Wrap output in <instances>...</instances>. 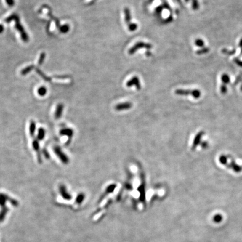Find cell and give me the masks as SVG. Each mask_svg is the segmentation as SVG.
<instances>
[{
	"label": "cell",
	"mask_w": 242,
	"mask_h": 242,
	"mask_svg": "<svg viewBox=\"0 0 242 242\" xmlns=\"http://www.w3.org/2000/svg\"><path fill=\"white\" fill-rule=\"evenodd\" d=\"M176 95H191L193 98L198 99L201 96V92L200 90L195 89V90H183V89H177L175 91Z\"/></svg>",
	"instance_id": "6da1fadb"
},
{
	"label": "cell",
	"mask_w": 242,
	"mask_h": 242,
	"mask_svg": "<svg viewBox=\"0 0 242 242\" xmlns=\"http://www.w3.org/2000/svg\"><path fill=\"white\" fill-rule=\"evenodd\" d=\"M225 166L235 173H240L242 172V165L237 164L233 157L230 155H227V161Z\"/></svg>",
	"instance_id": "7a4b0ae2"
},
{
	"label": "cell",
	"mask_w": 242,
	"mask_h": 242,
	"mask_svg": "<svg viewBox=\"0 0 242 242\" xmlns=\"http://www.w3.org/2000/svg\"><path fill=\"white\" fill-rule=\"evenodd\" d=\"M14 21H15L16 29L20 33L22 39L25 42H28L29 41V37L28 36V34L26 33L23 27L21 25L18 16L16 15L14 19Z\"/></svg>",
	"instance_id": "3957f363"
},
{
	"label": "cell",
	"mask_w": 242,
	"mask_h": 242,
	"mask_svg": "<svg viewBox=\"0 0 242 242\" xmlns=\"http://www.w3.org/2000/svg\"><path fill=\"white\" fill-rule=\"evenodd\" d=\"M53 150L55 151V153L58 156V158L62 161V163L65 164H67L69 163V159L68 156L62 151L60 147L56 146L53 148Z\"/></svg>",
	"instance_id": "277c9868"
},
{
	"label": "cell",
	"mask_w": 242,
	"mask_h": 242,
	"mask_svg": "<svg viewBox=\"0 0 242 242\" xmlns=\"http://www.w3.org/2000/svg\"><path fill=\"white\" fill-rule=\"evenodd\" d=\"M141 48H145L148 49H149L152 48V46L149 43H146L144 42H138L129 50V55H133L134 52H136L139 49H140Z\"/></svg>",
	"instance_id": "5b68a950"
},
{
	"label": "cell",
	"mask_w": 242,
	"mask_h": 242,
	"mask_svg": "<svg viewBox=\"0 0 242 242\" xmlns=\"http://www.w3.org/2000/svg\"><path fill=\"white\" fill-rule=\"evenodd\" d=\"M204 134H205V132H204V131H200L199 132H198V133L195 136V138H194L193 141V142H192V146H191V149H192V150H193V151L195 150L196 149V148H197V147L198 145H200V144H201V139H202L203 136L204 135Z\"/></svg>",
	"instance_id": "8992f818"
},
{
	"label": "cell",
	"mask_w": 242,
	"mask_h": 242,
	"mask_svg": "<svg viewBox=\"0 0 242 242\" xmlns=\"http://www.w3.org/2000/svg\"><path fill=\"white\" fill-rule=\"evenodd\" d=\"M132 107V103L130 102H124V103H119L115 106V109L117 111H122L126 110L131 108Z\"/></svg>",
	"instance_id": "52a82bcc"
},
{
	"label": "cell",
	"mask_w": 242,
	"mask_h": 242,
	"mask_svg": "<svg viewBox=\"0 0 242 242\" xmlns=\"http://www.w3.org/2000/svg\"><path fill=\"white\" fill-rule=\"evenodd\" d=\"M60 192L62 198L66 200H70L72 198L71 195L68 192L66 187L64 185H61L59 187Z\"/></svg>",
	"instance_id": "ba28073f"
},
{
	"label": "cell",
	"mask_w": 242,
	"mask_h": 242,
	"mask_svg": "<svg viewBox=\"0 0 242 242\" xmlns=\"http://www.w3.org/2000/svg\"><path fill=\"white\" fill-rule=\"evenodd\" d=\"M33 148L34 150L37 152L38 153V160L39 163H41V153H40V146H39V141L37 139H35L33 140Z\"/></svg>",
	"instance_id": "9c48e42d"
},
{
	"label": "cell",
	"mask_w": 242,
	"mask_h": 242,
	"mask_svg": "<svg viewBox=\"0 0 242 242\" xmlns=\"http://www.w3.org/2000/svg\"><path fill=\"white\" fill-rule=\"evenodd\" d=\"M126 85L128 87H131L132 86H135L137 89L140 90L141 88L140 83L139 79V78L136 76L133 77L132 79L129 80L127 83H126Z\"/></svg>",
	"instance_id": "30bf717a"
},
{
	"label": "cell",
	"mask_w": 242,
	"mask_h": 242,
	"mask_svg": "<svg viewBox=\"0 0 242 242\" xmlns=\"http://www.w3.org/2000/svg\"><path fill=\"white\" fill-rule=\"evenodd\" d=\"M64 109V105L62 104H59L57 106L55 117L56 119H60L62 116L63 111Z\"/></svg>",
	"instance_id": "8fae6325"
},
{
	"label": "cell",
	"mask_w": 242,
	"mask_h": 242,
	"mask_svg": "<svg viewBox=\"0 0 242 242\" xmlns=\"http://www.w3.org/2000/svg\"><path fill=\"white\" fill-rule=\"evenodd\" d=\"M9 210V208L6 206L1 207V210L0 211V222L4 221Z\"/></svg>",
	"instance_id": "7c38bea8"
},
{
	"label": "cell",
	"mask_w": 242,
	"mask_h": 242,
	"mask_svg": "<svg viewBox=\"0 0 242 242\" xmlns=\"http://www.w3.org/2000/svg\"><path fill=\"white\" fill-rule=\"evenodd\" d=\"M60 134L61 135L66 136L68 137H72L73 134V131L72 129H68V128L63 129L61 130Z\"/></svg>",
	"instance_id": "4fadbf2b"
},
{
	"label": "cell",
	"mask_w": 242,
	"mask_h": 242,
	"mask_svg": "<svg viewBox=\"0 0 242 242\" xmlns=\"http://www.w3.org/2000/svg\"><path fill=\"white\" fill-rule=\"evenodd\" d=\"M10 197L4 193H0V206L4 207L6 206L7 201H9Z\"/></svg>",
	"instance_id": "5bb4252c"
},
{
	"label": "cell",
	"mask_w": 242,
	"mask_h": 242,
	"mask_svg": "<svg viewBox=\"0 0 242 242\" xmlns=\"http://www.w3.org/2000/svg\"><path fill=\"white\" fill-rule=\"evenodd\" d=\"M36 129V124L34 121H31L29 125V134L31 137H33Z\"/></svg>",
	"instance_id": "9a60e30c"
},
{
	"label": "cell",
	"mask_w": 242,
	"mask_h": 242,
	"mask_svg": "<svg viewBox=\"0 0 242 242\" xmlns=\"http://www.w3.org/2000/svg\"><path fill=\"white\" fill-rule=\"evenodd\" d=\"M45 135H46V131L44 130V129L43 128H39L38 129L36 139L39 141L43 140L45 137Z\"/></svg>",
	"instance_id": "2e32d148"
},
{
	"label": "cell",
	"mask_w": 242,
	"mask_h": 242,
	"mask_svg": "<svg viewBox=\"0 0 242 242\" xmlns=\"http://www.w3.org/2000/svg\"><path fill=\"white\" fill-rule=\"evenodd\" d=\"M124 12V15H125V21L127 24H129L130 23L129 21H131L130 11L128 8H125Z\"/></svg>",
	"instance_id": "e0dca14e"
},
{
	"label": "cell",
	"mask_w": 242,
	"mask_h": 242,
	"mask_svg": "<svg viewBox=\"0 0 242 242\" xmlns=\"http://www.w3.org/2000/svg\"><path fill=\"white\" fill-rule=\"evenodd\" d=\"M34 66L33 65H30L28 67H25L21 71V74L23 75H25L32 71L34 69Z\"/></svg>",
	"instance_id": "ac0fdd59"
},
{
	"label": "cell",
	"mask_w": 242,
	"mask_h": 242,
	"mask_svg": "<svg viewBox=\"0 0 242 242\" xmlns=\"http://www.w3.org/2000/svg\"><path fill=\"white\" fill-rule=\"evenodd\" d=\"M36 72H37L44 80H45L47 81H51V78H50V77H47L46 75L43 72H42L40 69H39L38 68H36Z\"/></svg>",
	"instance_id": "d6986e66"
},
{
	"label": "cell",
	"mask_w": 242,
	"mask_h": 242,
	"mask_svg": "<svg viewBox=\"0 0 242 242\" xmlns=\"http://www.w3.org/2000/svg\"><path fill=\"white\" fill-rule=\"evenodd\" d=\"M222 84H224L227 85V84L229 83L230 82V78L229 76L227 75V74H223L222 76Z\"/></svg>",
	"instance_id": "ffe728a7"
},
{
	"label": "cell",
	"mask_w": 242,
	"mask_h": 242,
	"mask_svg": "<svg viewBox=\"0 0 242 242\" xmlns=\"http://www.w3.org/2000/svg\"><path fill=\"white\" fill-rule=\"evenodd\" d=\"M222 219L223 217L222 215L218 214H216L215 215H214V217H213V221L216 223H219L222 222Z\"/></svg>",
	"instance_id": "44dd1931"
},
{
	"label": "cell",
	"mask_w": 242,
	"mask_h": 242,
	"mask_svg": "<svg viewBox=\"0 0 242 242\" xmlns=\"http://www.w3.org/2000/svg\"><path fill=\"white\" fill-rule=\"evenodd\" d=\"M38 93L39 95H40L41 97H43V96L46 95L47 93L46 88L44 87V86H42V87L39 88L38 90Z\"/></svg>",
	"instance_id": "7402d4cb"
},
{
	"label": "cell",
	"mask_w": 242,
	"mask_h": 242,
	"mask_svg": "<svg viewBox=\"0 0 242 242\" xmlns=\"http://www.w3.org/2000/svg\"><path fill=\"white\" fill-rule=\"evenodd\" d=\"M85 198V195L84 193H80L77 196L76 198V202L78 204H80L83 202Z\"/></svg>",
	"instance_id": "603a6c76"
},
{
	"label": "cell",
	"mask_w": 242,
	"mask_h": 242,
	"mask_svg": "<svg viewBox=\"0 0 242 242\" xmlns=\"http://www.w3.org/2000/svg\"><path fill=\"white\" fill-rule=\"evenodd\" d=\"M45 58H46V53H44V52H42L41 54L40 55V57H39V60H38V64L39 66H41L43 64V63L44 60H45Z\"/></svg>",
	"instance_id": "cb8c5ba5"
},
{
	"label": "cell",
	"mask_w": 242,
	"mask_h": 242,
	"mask_svg": "<svg viewBox=\"0 0 242 242\" xmlns=\"http://www.w3.org/2000/svg\"><path fill=\"white\" fill-rule=\"evenodd\" d=\"M70 29V26L68 25H64L60 28V31L63 33H66Z\"/></svg>",
	"instance_id": "d4e9b609"
},
{
	"label": "cell",
	"mask_w": 242,
	"mask_h": 242,
	"mask_svg": "<svg viewBox=\"0 0 242 242\" xmlns=\"http://www.w3.org/2000/svg\"><path fill=\"white\" fill-rule=\"evenodd\" d=\"M116 187H117V185H115V184H112V185H109L108 187L107 188L106 193H109L113 192L114 190H115V188H116Z\"/></svg>",
	"instance_id": "484cf974"
},
{
	"label": "cell",
	"mask_w": 242,
	"mask_h": 242,
	"mask_svg": "<svg viewBox=\"0 0 242 242\" xmlns=\"http://www.w3.org/2000/svg\"><path fill=\"white\" fill-rule=\"evenodd\" d=\"M235 52H236V51H235V49H233V50H232V51H228L227 49H222V52L223 53H224V54L227 55H234V54L235 53Z\"/></svg>",
	"instance_id": "4316f807"
},
{
	"label": "cell",
	"mask_w": 242,
	"mask_h": 242,
	"mask_svg": "<svg viewBox=\"0 0 242 242\" xmlns=\"http://www.w3.org/2000/svg\"><path fill=\"white\" fill-rule=\"evenodd\" d=\"M137 24H134V23H132V24H129V31H134L137 29Z\"/></svg>",
	"instance_id": "83f0119b"
},
{
	"label": "cell",
	"mask_w": 242,
	"mask_h": 242,
	"mask_svg": "<svg viewBox=\"0 0 242 242\" xmlns=\"http://www.w3.org/2000/svg\"><path fill=\"white\" fill-rule=\"evenodd\" d=\"M209 51V49L208 48H203V49H200V50L196 52V53H197V55H202V54L206 53H207Z\"/></svg>",
	"instance_id": "f1b7e54d"
},
{
	"label": "cell",
	"mask_w": 242,
	"mask_h": 242,
	"mask_svg": "<svg viewBox=\"0 0 242 242\" xmlns=\"http://www.w3.org/2000/svg\"><path fill=\"white\" fill-rule=\"evenodd\" d=\"M9 201L10 202L12 206H15V207H17V206H19V202L16 201V200L14 199V198H11L10 197Z\"/></svg>",
	"instance_id": "f546056e"
},
{
	"label": "cell",
	"mask_w": 242,
	"mask_h": 242,
	"mask_svg": "<svg viewBox=\"0 0 242 242\" xmlns=\"http://www.w3.org/2000/svg\"><path fill=\"white\" fill-rule=\"evenodd\" d=\"M195 44L197 46L203 47L204 46V42L202 39H196L195 41Z\"/></svg>",
	"instance_id": "4dcf8cb0"
},
{
	"label": "cell",
	"mask_w": 242,
	"mask_h": 242,
	"mask_svg": "<svg viewBox=\"0 0 242 242\" xmlns=\"http://www.w3.org/2000/svg\"><path fill=\"white\" fill-rule=\"evenodd\" d=\"M220 92L222 94H225L227 92V85L224 84H222L221 87H220Z\"/></svg>",
	"instance_id": "1f68e13d"
},
{
	"label": "cell",
	"mask_w": 242,
	"mask_h": 242,
	"mask_svg": "<svg viewBox=\"0 0 242 242\" xmlns=\"http://www.w3.org/2000/svg\"><path fill=\"white\" fill-rule=\"evenodd\" d=\"M192 7L193 8L194 10H197L198 8V2L197 0H192Z\"/></svg>",
	"instance_id": "d6a6232c"
},
{
	"label": "cell",
	"mask_w": 242,
	"mask_h": 242,
	"mask_svg": "<svg viewBox=\"0 0 242 242\" xmlns=\"http://www.w3.org/2000/svg\"><path fill=\"white\" fill-rule=\"evenodd\" d=\"M200 145L201 146L202 149H207V148H208V146H209V144H208V142H206V141H203V142H201V144H200Z\"/></svg>",
	"instance_id": "836d02e7"
},
{
	"label": "cell",
	"mask_w": 242,
	"mask_h": 242,
	"mask_svg": "<svg viewBox=\"0 0 242 242\" xmlns=\"http://www.w3.org/2000/svg\"><path fill=\"white\" fill-rule=\"evenodd\" d=\"M6 2L7 4L9 6H13L15 4V1L14 0H6Z\"/></svg>",
	"instance_id": "e575fe53"
},
{
	"label": "cell",
	"mask_w": 242,
	"mask_h": 242,
	"mask_svg": "<svg viewBox=\"0 0 242 242\" xmlns=\"http://www.w3.org/2000/svg\"><path fill=\"white\" fill-rule=\"evenodd\" d=\"M234 61L235 62V63H237V65H238V66H241V67H242V61H241V60H239L238 58H234Z\"/></svg>",
	"instance_id": "d590c367"
},
{
	"label": "cell",
	"mask_w": 242,
	"mask_h": 242,
	"mask_svg": "<svg viewBox=\"0 0 242 242\" xmlns=\"http://www.w3.org/2000/svg\"><path fill=\"white\" fill-rule=\"evenodd\" d=\"M43 153L44 155L45 156V157L47 159H49L50 158V155L49 154V153H48V151H47L46 150H44L43 151Z\"/></svg>",
	"instance_id": "8d00e7d4"
},
{
	"label": "cell",
	"mask_w": 242,
	"mask_h": 242,
	"mask_svg": "<svg viewBox=\"0 0 242 242\" xmlns=\"http://www.w3.org/2000/svg\"><path fill=\"white\" fill-rule=\"evenodd\" d=\"M4 26L2 25H1V24H0V33H2L3 31H4Z\"/></svg>",
	"instance_id": "74e56055"
},
{
	"label": "cell",
	"mask_w": 242,
	"mask_h": 242,
	"mask_svg": "<svg viewBox=\"0 0 242 242\" xmlns=\"http://www.w3.org/2000/svg\"><path fill=\"white\" fill-rule=\"evenodd\" d=\"M239 46L241 47V55H242V38L241 40V41L239 42Z\"/></svg>",
	"instance_id": "f35d334b"
},
{
	"label": "cell",
	"mask_w": 242,
	"mask_h": 242,
	"mask_svg": "<svg viewBox=\"0 0 242 242\" xmlns=\"http://www.w3.org/2000/svg\"><path fill=\"white\" fill-rule=\"evenodd\" d=\"M241 90L242 92V85L241 86Z\"/></svg>",
	"instance_id": "ab89813d"
}]
</instances>
